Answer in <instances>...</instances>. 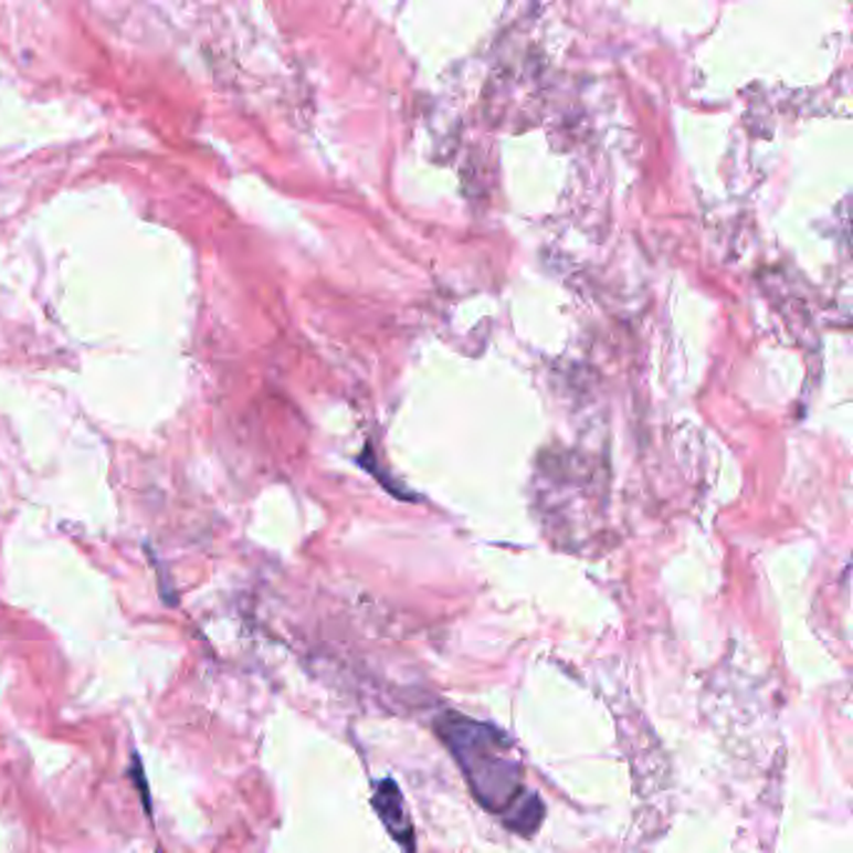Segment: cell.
Segmentation results:
<instances>
[{"mask_svg":"<svg viewBox=\"0 0 853 853\" xmlns=\"http://www.w3.org/2000/svg\"><path fill=\"white\" fill-rule=\"evenodd\" d=\"M376 793H373V805L378 811V817L386 823V829L391 831V836H396L398 843H403L406 849L413 853L415 849V836H413V821L406 811L403 796L398 791V786L386 779L376 783Z\"/></svg>","mask_w":853,"mask_h":853,"instance_id":"2","label":"cell"},{"mask_svg":"<svg viewBox=\"0 0 853 853\" xmlns=\"http://www.w3.org/2000/svg\"><path fill=\"white\" fill-rule=\"evenodd\" d=\"M439 734L451 748L476 799L491 813H498L510 829L530 833L544 819V803L524 783L516 748L508 738L486 724L449 714L439 722Z\"/></svg>","mask_w":853,"mask_h":853,"instance_id":"1","label":"cell"}]
</instances>
